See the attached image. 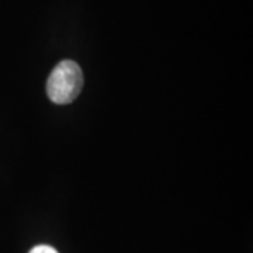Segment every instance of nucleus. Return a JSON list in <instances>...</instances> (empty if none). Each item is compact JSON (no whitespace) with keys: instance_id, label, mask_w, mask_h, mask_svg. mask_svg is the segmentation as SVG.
<instances>
[{"instance_id":"2","label":"nucleus","mask_w":253,"mask_h":253,"mask_svg":"<svg viewBox=\"0 0 253 253\" xmlns=\"http://www.w3.org/2000/svg\"><path fill=\"white\" fill-rule=\"evenodd\" d=\"M28 253H59L55 248L49 246V245H38L34 246Z\"/></svg>"},{"instance_id":"1","label":"nucleus","mask_w":253,"mask_h":253,"mask_svg":"<svg viewBox=\"0 0 253 253\" xmlns=\"http://www.w3.org/2000/svg\"><path fill=\"white\" fill-rule=\"evenodd\" d=\"M83 87V72L73 61L59 62L46 82V94L56 104H69L81 94Z\"/></svg>"}]
</instances>
